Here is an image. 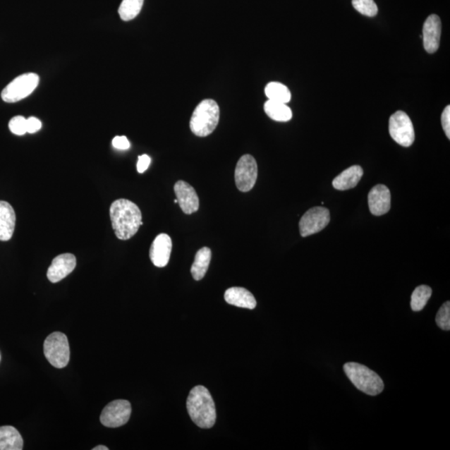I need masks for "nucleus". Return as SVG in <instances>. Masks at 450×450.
Segmentation results:
<instances>
[{
	"instance_id": "obj_3",
	"label": "nucleus",
	"mask_w": 450,
	"mask_h": 450,
	"mask_svg": "<svg viewBox=\"0 0 450 450\" xmlns=\"http://www.w3.org/2000/svg\"><path fill=\"white\" fill-rule=\"evenodd\" d=\"M219 107L213 99H205L197 105L190 119V130L196 136L212 134L219 122Z\"/></svg>"
},
{
	"instance_id": "obj_25",
	"label": "nucleus",
	"mask_w": 450,
	"mask_h": 450,
	"mask_svg": "<svg viewBox=\"0 0 450 450\" xmlns=\"http://www.w3.org/2000/svg\"><path fill=\"white\" fill-rule=\"evenodd\" d=\"M352 4L363 16L374 17L378 13V7L374 0H352Z\"/></svg>"
},
{
	"instance_id": "obj_1",
	"label": "nucleus",
	"mask_w": 450,
	"mask_h": 450,
	"mask_svg": "<svg viewBox=\"0 0 450 450\" xmlns=\"http://www.w3.org/2000/svg\"><path fill=\"white\" fill-rule=\"evenodd\" d=\"M109 215L114 233L121 241L130 240L143 225L140 208L126 199L114 201L110 206Z\"/></svg>"
},
{
	"instance_id": "obj_28",
	"label": "nucleus",
	"mask_w": 450,
	"mask_h": 450,
	"mask_svg": "<svg viewBox=\"0 0 450 450\" xmlns=\"http://www.w3.org/2000/svg\"><path fill=\"white\" fill-rule=\"evenodd\" d=\"M114 148L121 150H126L130 148V141L126 136H116L114 138L112 141Z\"/></svg>"
},
{
	"instance_id": "obj_21",
	"label": "nucleus",
	"mask_w": 450,
	"mask_h": 450,
	"mask_svg": "<svg viewBox=\"0 0 450 450\" xmlns=\"http://www.w3.org/2000/svg\"><path fill=\"white\" fill-rule=\"evenodd\" d=\"M264 111L270 118L278 122H288L293 116L292 110L286 104L269 99L264 104Z\"/></svg>"
},
{
	"instance_id": "obj_8",
	"label": "nucleus",
	"mask_w": 450,
	"mask_h": 450,
	"mask_svg": "<svg viewBox=\"0 0 450 450\" xmlns=\"http://www.w3.org/2000/svg\"><path fill=\"white\" fill-rule=\"evenodd\" d=\"M131 412L130 402L125 399H117L104 407L100 415L101 424L108 428H118L127 423Z\"/></svg>"
},
{
	"instance_id": "obj_22",
	"label": "nucleus",
	"mask_w": 450,
	"mask_h": 450,
	"mask_svg": "<svg viewBox=\"0 0 450 450\" xmlns=\"http://www.w3.org/2000/svg\"><path fill=\"white\" fill-rule=\"evenodd\" d=\"M265 95L269 100L287 104L291 99V91L288 87L279 82H270L265 87Z\"/></svg>"
},
{
	"instance_id": "obj_13",
	"label": "nucleus",
	"mask_w": 450,
	"mask_h": 450,
	"mask_svg": "<svg viewBox=\"0 0 450 450\" xmlns=\"http://www.w3.org/2000/svg\"><path fill=\"white\" fill-rule=\"evenodd\" d=\"M76 267L75 256L67 253L55 257L49 266L47 277L50 282L58 283L71 274Z\"/></svg>"
},
{
	"instance_id": "obj_31",
	"label": "nucleus",
	"mask_w": 450,
	"mask_h": 450,
	"mask_svg": "<svg viewBox=\"0 0 450 450\" xmlns=\"http://www.w3.org/2000/svg\"><path fill=\"white\" fill-rule=\"evenodd\" d=\"M150 163H151V159L149 155H147V154L140 155L139 157V160H138V164H137L138 172L140 174L145 172L147 169H148Z\"/></svg>"
},
{
	"instance_id": "obj_27",
	"label": "nucleus",
	"mask_w": 450,
	"mask_h": 450,
	"mask_svg": "<svg viewBox=\"0 0 450 450\" xmlns=\"http://www.w3.org/2000/svg\"><path fill=\"white\" fill-rule=\"evenodd\" d=\"M9 130L13 135H24L27 133V118L23 116H16L8 123Z\"/></svg>"
},
{
	"instance_id": "obj_26",
	"label": "nucleus",
	"mask_w": 450,
	"mask_h": 450,
	"mask_svg": "<svg viewBox=\"0 0 450 450\" xmlns=\"http://www.w3.org/2000/svg\"><path fill=\"white\" fill-rule=\"evenodd\" d=\"M436 323L443 330L450 329V302H445L436 315Z\"/></svg>"
},
{
	"instance_id": "obj_12",
	"label": "nucleus",
	"mask_w": 450,
	"mask_h": 450,
	"mask_svg": "<svg viewBox=\"0 0 450 450\" xmlns=\"http://www.w3.org/2000/svg\"><path fill=\"white\" fill-rule=\"evenodd\" d=\"M172 240L166 233H160L150 247V257L156 267H165L171 259Z\"/></svg>"
},
{
	"instance_id": "obj_14",
	"label": "nucleus",
	"mask_w": 450,
	"mask_h": 450,
	"mask_svg": "<svg viewBox=\"0 0 450 450\" xmlns=\"http://www.w3.org/2000/svg\"><path fill=\"white\" fill-rule=\"evenodd\" d=\"M368 201L371 214L380 217L387 214L391 207V194L387 186L378 185L370 191Z\"/></svg>"
},
{
	"instance_id": "obj_33",
	"label": "nucleus",
	"mask_w": 450,
	"mask_h": 450,
	"mask_svg": "<svg viewBox=\"0 0 450 450\" xmlns=\"http://www.w3.org/2000/svg\"><path fill=\"white\" fill-rule=\"evenodd\" d=\"M174 203H176V204H177V203H178V200H177V199H176V200H174Z\"/></svg>"
},
{
	"instance_id": "obj_16",
	"label": "nucleus",
	"mask_w": 450,
	"mask_h": 450,
	"mask_svg": "<svg viewBox=\"0 0 450 450\" xmlns=\"http://www.w3.org/2000/svg\"><path fill=\"white\" fill-rule=\"evenodd\" d=\"M16 215L8 202L0 200V241L11 240L15 232Z\"/></svg>"
},
{
	"instance_id": "obj_4",
	"label": "nucleus",
	"mask_w": 450,
	"mask_h": 450,
	"mask_svg": "<svg viewBox=\"0 0 450 450\" xmlns=\"http://www.w3.org/2000/svg\"><path fill=\"white\" fill-rule=\"evenodd\" d=\"M343 370L347 377L360 391L371 396H378L383 392L384 384L382 379L368 367L351 362L343 365Z\"/></svg>"
},
{
	"instance_id": "obj_11",
	"label": "nucleus",
	"mask_w": 450,
	"mask_h": 450,
	"mask_svg": "<svg viewBox=\"0 0 450 450\" xmlns=\"http://www.w3.org/2000/svg\"><path fill=\"white\" fill-rule=\"evenodd\" d=\"M174 193L183 213L191 214L199 210V196L189 183L183 181H178L174 186Z\"/></svg>"
},
{
	"instance_id": "obj_6",
	"label": "nucleus",
	"mask_w": 450,
	"mask_h": 450,
	"mask_svg": "<svg viewBox=\"0 0 450 450\" xmlns=\"http://www.w3.org/2000/svg\"><path fill=\"white\" fill-rule=\"evenodd\" d=\"M39 77L35 73H24L16 78L4 88L1 98L6 103H16L24 99L38 87Z\"/></svg>"
},
{
	"instance_id": "obj_20",
	"label": "nucleus",
	"mask_w": 450,
	"mask_h": 450,
	"mask_svg": "<svg viewBox=\"0 0 450 450\" xmlns=\"http://www.w3.org/2000/svg\"><path fill=\"white\" fill-rule=\"evenodd\" d=\"M211 257H212V252L208 247L202 248L196 253L195 261L191 267V274L197 281L203 279L207 273Z\"/></svg>"
},
{
	"instance_id": "obj_18",
	"label": "nucleus",
	"mask_w": 450,
	"mask_h": 450,
	"mask_svg": "<svg viewBox=\"0 0 450 450\" xmlns=\"http://www.w3.org/2000/svg\"><path fill=\"white\" fill-rule=\"evenodd\" d=\"M363 174V169L359 165H353L334 178L333 186L335 190L341 191L353 189L359 183Z\"/></svg>"
},
{
	"instance_id": "obj_30",
	"label": "nucleus",
	"mask_w": 450,
	"mask_h": 450,
	"mask_svg": "<svg viewBox=\"0 0 450 450\" xmlns=\"http://www.w3.org/2000/svg\"><path fill=\"white\" fill-rule=\"evenodd\" d=\"M41 128H42V123H41L39 119L35 117L27 118V133L35 134V133L38 132Z\"/></svg>"
},
{
	"instance_id": "obj_5",
	"label": "nucleus",
	"mask_w": 450,
	"mask_h": 450,
	"mask_svg": "<svg viewBox=\"0 0 450 450\" xmlns=\"http://www.w3.org/2000/svg\"><path fill=\"white\" fill-rule=\"evenodd\" d=\"M46 359L55 368L62 369L70 362L71 348L68 338L61 332L50 334L44 343Z\"/></svg>"
},
{
	"instance_id": "obj_24",
	"label": "nucleus",
	"mask_w": 450,
	"mask_h": 450,
	"mask_svg": "<svg viewBox=\"0 0 450 450\" xmlns=\"http://www.w3.org/2000/svg\"><path fill=\"white\" fill-rule=\"evenodd\" d=\"M432 296V288L427 286H418L411 296V309L419 312L424 309L430 298Z\"/></svg>"
},
{
	"instance_id": "obj_23",
	"label": "nucleus",
	"mask_w": 450,
	"mask_h": 450,
	"mask_svg": "<svg viewBox=\"0 0 450 450\" xmlns=\"http://www.w3.org/2000/svg\"><path fill=\"white\" fill-rule=\"evenodd\" d=\"M145 0H123L118 15L123 21H130L140 15Z\"/></svg>"
},
{
	"instance_id": "obj_19",
	"label": "nucleus",
	"mask_w": 450,
	"mask_h": 450,
	"mask_svg": "<svg viewBox=\"0 0 450 450\" xmlns=\"http://www.w3.org/2000/svg\"><path fill=\"white\" fill-rule=\"evenodd\" d=\"M23 448L24 440L15 427H0V450H21Z\"/></svg>"
},
{
	"instance_id": "obj_15",
	"label": "nucleus",
	"mask_w": 450,
	"mask_h": 450,
	"mask_svg": "<svg viewBox=\"0 0 450 450\" xmlns=\"http://www.w3.org/2000/svg\"><path fill=\"white\" fill-rule=\"evenodd\" d=\"M442 36V20L438 16L431 15L423 27L424 47L427 52L434 54L439 49Z\"/></svg>"
},
{
	"instance_id": "obj_34",
	"label": "nucleus",
	"mask_w": 450,
	"mask_h": 450,
	"mask_svg": "<svg viewBox=\"0 0 450 450\" xmlns=\"http://www.w3.org/2000/svg\"><path fill=\"white\" fill-rule=\"evenodd\" d=\"M0 358H1V357H0Z\"/></svg>"
},
{
	"instance_id": "obj_2",
	"label": "nucleus",
	"mask_w": 450,
	"mask_h": 450,
	"mask_svg": "<svg viewBox=\"0 0 450 450\" xmlns=\"http://www.w3.org/2000/svg\"><path fill=\"white\" fill-rule=\"evenodd\" d=\"M187 411L191 420L202 429H210L217 421L214 399L207 389L198 385L187 399Z\"/></svg>"
},
{
	"instance_id": "obj_17",
	"label": "nucleus",
	"mask_w": 450,
	"mask_h": 450,
	"mask_svg": "<svg viewBox=\"0 0 450 450\" xmlns=\"http://www.w3.org/2000/svg\"><path fill=\"white\" fill-rule=\"evenodd\" d=\"M224 300L228 304L254 310L256 307V300L252 293L245 288L232 287L224 293Z\"/></svg>"
},
{
	"instance_id": "obj_7",
	"label": "nucleus",
	"mask_w": 450,
	"mask_h": 450,
	"mask_svg": "<svg viewBox=\"0 0 450 450\" xmlns=\"http://www.w3.org/2000/svg\"><path fill=\"white\" fill-rule=\"evenodd\" d=\"M389 131L390 136L399 145L410 147L415 142L414 126L407 114L401 110L390 117Z\"/></svg>"
},
{
	"instance_id": "obj_29",
	"label": "nucleus",
	"mask_w": 450,
	"mask_h": 450,
	"mask_svg": "<svg viewBox=\"0 0 450 450\" xmlns=\"http://www.w3.org/2000/svg\"><path fill=\"white\" fill-rule=\"evenodd\" d=\"M442 127L444 128L445 135H446L448 139H450V107L448 105L444 109L442 116Z\"/></svg>"
},
{
	"instance_id": "obj_10",
	"label": "nucleus",
	"mask_w": 450,
	"mask_h": 450,
	"mask_svg": "<svg viewBox=\"0 0 450 450\" xmlns=\"http://www.w3.org/2000/svg\"><path fill=\"white\" fill-rule=\"evenodd\" d=\"M329 221L330 214L328 209L315 207L308 210L300 221L301 236H310L323 231Z\"/></svg>"
},
{
	"instance_id": "obj_9",
	"label": "nucleus",
	"mask_w": 450,
	"mask_h": 450,
	"mask_svg": "<svg viewBox=\"0 0 450 450\" xmlns=\"http://www.w3.org/2000/svg\"><path fill=\"white\" fill-rule=\"evenodd\" d=\"M258 177V165L250 154H245L238 160L234 178L236 187L241 192H249L254 188Z\"/></svg>"
},
{
	"instance_id": "obj_32",
	"label": "nucleus",
	"mask_w": 450,
	"mask_h": 450,
	"mask_svg": "<svg viewBox=\"0 0 450 450\" xmlns=\"http://www.w3.org/2000/svg\"><path fill=\"white\" fill-rule=\"evenodd\" d=\"M93 450H109V448L104 446V445H99V446L94 448Z\"/></svg>"
}]
</instances>
